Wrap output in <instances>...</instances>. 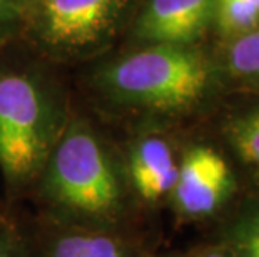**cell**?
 <instances>
[{"label":"cell","instance_id":"1","mask_svg":"<svg viewBox=\"0 0 259 257\" xmlns=\"http://www.w3.org/2000/svg\"><path fill=\"white\" fill-rule=\"evenodd\" d=\"M38 221L97 231H146L117 145L70 114L32 192Z\"/></svg>","mask_w":259,"mask_h":257},{"label":"cell","instance_id":"2","mask_svg":"<svg viewBox=\"0 0 259 257\" xmlns=\"http://www.w3.org/2000/svg\"><path fill=\"white\" fill-rule=\"evenodd\" d=\"M218 77L199 48L146 45L101 65L91 85L109 106L162 120L201 111L214 97Z\"/></svg>","mask_w":259,"mask_h":257},{"label":"cell","instance_id":"3","mask_svg":"<svg viewBox=\"0 0 259 257\" xmlns=\"http://www.w3.org/2000/svg\"><path fill=\"white\" fill-rule=\"evenodd\" d=\"M69 116L38 75L0 70V177L7 205L30 199Z\"/></svg>","mask_w":259,"mask_h":257},{"label":"cell","instance_id":"4","mask_svg":"<svg viewBox=\"0 0 259 257\" xmlns=\"http://www.w3.org/2000/svg\"><path fill=\"white\" fill-rule=\"evenodd\" d=\"M247 189L249 182L221 142H183L167 211L179 226L211 229Z\"/></svg>","mask_w":259,"mask_h":257},{"label":"cell","instance_id":"5","mask_svg":"<svg viewBox=\"0 0 259 257\" xmlns=\"http://www.w3.org/2000/svg\"><path fill=\"white\" fill-rule=\"evenodd\" d=\"M127 185L142 221L167 211L179 169L181 142L161 124L137 129L119 147Z\"/></svg>","mask_w":259,"mask_h":257},{"label":"cell","instance_id":"6","mask_svg":"<svg viewBox=\"0 0 259 257\" xmlns=\"http://www.w3.org/2000/svg\"><path fill=\"white\" fill-rule=\"evenodd\" d=\"M32 257H149L154 250L144 231H97L35 222L27 231Z\"/></svg>","mask_w":259,"mask_h":257},{"label":"cell","instance_id":"7","mask_svg":"<svg viewBox=\"0 0 259 257\" xmlns=\"http://www.w3.org/2000/svg\"><path fill=\"white\" fill-rule=\"evenodd\" d=\"M122 0H44V37L54 47L96 43L117 17Z\"/></svg>","mask_w":259,"mask_h":257},{"label":"cell","instance_id":"8","mask_svg":"<svg viewBox=\"0 0 259 257\" xmlns=\"http://www.w3.org/2000/svg\"><path fill=\"white\" fill-rule=\"evenodd\" d=\"M214 17V0H149L137 20L147 45L194 47Z\"/></svg>","mask_w":259,"mask_h":257},{"label":"cell","instance_id":"9","mask_svg":"<svg viewBox=\"0 0 259 257\" xmlns=\"http://www.w3.org/2000/svg\"><path fill=\"white\" fill-rule=\"evenodd\" d=\"M207 231L206 240L221 245L233 257H259V187L247 189Z\"/></svg>","mask_w":259,"mask_h":257},{"label":"cell","instance_id":"10","mask_svg":"<svg viewBox=\"0 0 259 257\" xmlns=\"http://www.w3.org/2000/svg\"><path fill=\"white\" fill-rule=\"evenodd\" d=\"M219 142L251 187H259V102L231 112L219 127Z\"/></svg>","mask_w":259,"mask_h":257},{"label":"cell","instance_id":"11","mask_svg":"<svg viewBox=\"0 0 259 257\" xmlns=\"http://www.w3.org/2000/svg\"><path fill=\"white\" fill-rule=\"evenodd\" d=\"M221 70L226 77L239 84L259 85V29L233 40Z\"/></svg>","mask_w":259,"mask_h":257},{"label":"cell","instance_id":"12","mask_svg":"<svg viewBox=\"0 0 259 257\" xmlns=\"http://www.w3.org/2000/svg\"><path fill=\"white\" fill-rule=\"evenodd\" d=\"M212 19L223 35L238 39L257 27L259 5L249 0H214Z\"/></svg>","mask_w":259,"mask_h":257},{"label":"cell","instance_id":"13","mask_svg":"<svg viewBox=\"0 0 259 257\" xmlns=\"http://www.w3.org/2000/svg\"><path fill=\"white\" fill-rule=\"evenodd\" d=\"M0 257H32L29 234L9 209L0 212Z\"/></svg>","mask_w":259,"mask_h":257},{"label":"cell","instance_id":"14","mask_svg":"<svg viewBox=\"0 0 259 257\" xmlns=\"http://www.w3.org/2000/svg\"><path fill=\"white\" fill-rule=\"evenodd\" d=\"M184 257H233V255L226 249H223L221 245L214 244L211 240H204V242L186 250Z\"/></svg>","mask_w":259,"mask_h":257},{"label":"cell","instance_id":"15","mask_svg":"<svg viewBox=\"0 0 259 257\" xmlns=\"http://www.w3.org/2000/svg\"><path fill=\"white\" fill-rule=\"evenodd\" d=\"M151 257H184L183 250H154Z\"/></svg>","mask_w":259,"mask_h":257},{"label":"cell","instance_id":"16","mask_svg":"<svg viewBox=\"0 0 259 257\" xmlns=\"http://www.w3.org/2000/svg\"><path fill=\"white\" fill-rule=\"evenodd\" d=\"M2 211H7V205H5V204H2V202H0V212H2Z\"/></svg>","mask_w":259,"mask_h":257},{"label":"cell","instance_id":"17","mask_svg":"<svg viewBox=\"0 0 259 257\" xmlns=\"http://www.w3.org/2000/svg\"><path fill=\"white\" fill-rule=\"evenodd\" d=\"M249 2H252V4H256V5H259V0H249Z\"/></svg>","mask_w":259,"mask_h":257},{"label":"cell","instance_id":"18","mask_svg":"<svg viewBox=\"0 0 259 257\" xmlns=\"http://www.w3.org/2000/svg\"><path fill=\"white\" fill-rule=\"evenodd\" d=\"M0 5H2V0H0Z\"/></svg>","mask_w":259,"mask_h":257}]
</instances>
